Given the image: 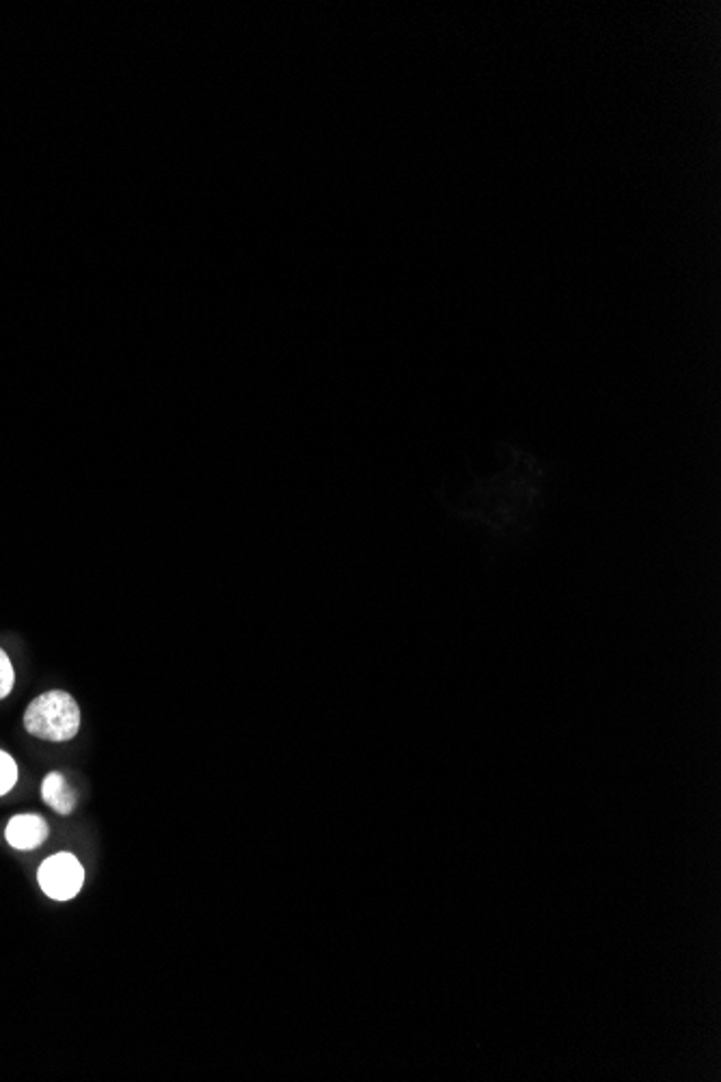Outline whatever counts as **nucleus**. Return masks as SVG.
Masks as SVG:
<instances>
[{
    "mask_svg": "<svg viewBox=\"0 0 721 1082\" xmlns=\"http://www.w3.org/2000/svg\"><path fill=\"white\" fill-rule=\"evenodd\" d=\"M51 834V827L40 815H15L4 829L7 843L18 851L37 849Z\"/></svg>",
    "mask_w": 721,
    "mask_h": 1082,
    "instance_id": "7ed1b4c3",
    "label": "nucleus"
},
{
    "mask_svg": "<svg viewBox=\"0 0 721 1082\" xmlns=\"http://www.w3.org/2000/svg\"><path fill=\"white\" fill-rule=\"evenodd\" d=\"M18 765L11 754L0 750V797L7 795L18 782Z\"/></svg>",
    "mask_w": 721,
    "mask_h": 1082,
    "instance_id": "39448f33",
    "label": "nucleus"
},
{
    "mask_svg": "<svg viewBox=\"0 0 721 1082\" xmlns=\"http://www.w3.org/2000/svg\"><path fill=\"white\" fill-rule=\"evenodd\" d=\"M42 797L58 815H69L76 808V793L72 791V786H67L65 778L58 772L46 775L42 784Z\"/></svg>",
    "mask_w": 721,
    "mask_h": 1082,
    "instance_id": "20e7f679",
    "label": "nucleus"
},
{
    "mask_svg": "<svg viewBox=\"0 0 721 1082\" xmlns=\"http://www.w3.org/2000/svg\"><path fill=\"white\" fill-rule=\"evenodd\" d=\"M13 683H15V672H13V666H11V660L0 649V700L11 694Z\"/></svg>",
    "mask_w": 721,
    "mask_h": 1082,
    "instance_id": "423d86ee",
    "label": "nucleus"
},
{
    "mask_svg": "<svg viewBox=\"0 0 721 1082\" xmlns=\"http://www.w3.org/2000/svg\"><path fill=\"white\" fill-rule=\"evenodd\" d=\"M24 728L44 741H69L80 730L78 703L67 692H46L24 711Z\"/></svg>",
    "mask_w": 721,
    "mask_h": 1082,
    "instance_id": "f257e3e1",
    "label": "nucleus"
},
{
    "mask_svg": "<svg viewBox=\"0 0 721 1082\" xmlns=\"http://www.w3.org/2000/svg\"><path fill=\"white\" fill-rule=\"evenodd\" d=\"M37 881L40 888L54 901H69L80 892L85 883V869L74 854L63 851L42 863Z\"/></svg>",
    "mask_w": 721,
    "mask_h": 1082,
    "instance_id": "f03ea898",
    "label": "nucleus"
}]
</instances>
